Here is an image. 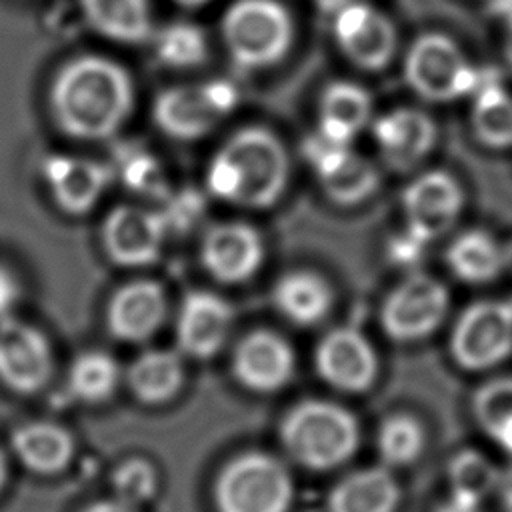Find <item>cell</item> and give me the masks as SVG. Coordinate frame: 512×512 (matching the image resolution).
<instances>
[{"label": "cell", "mask_w": 512, "mask_h": 512, "mask_svg": "<svg viewBox=\"0 0 512 512\" xmlns=\"http://www.w3.org/2000/svg\"><path fill=\"white\" fill-rule=\"evenodd\" d=\"M504 252H506V268L512 270V242L504 244Z\"/></svg>", "instance_id": "7bdbcfd3"}, {"label": "cell", "mask_w": 512, "mask_h": 512, "mask_svg": "<svg viewBox=\"0 0 512 512\" xmlns=\"http://www.w3.org/2000/svg\"><path fill=\"white\" fill-rule=\"evenodd\" d=\"M500 470L478 450L466 448L452 456L448 464L450 496L466 502L482 504L486 496L496 492Z\"/></svg>", "instance_id": "1f68e13d"}, {"label": "cell", "mask_w": 512, "mask_h": 512, "mask_svg": "<svg viewBox=\"0 0 512 512\" xmlns=\"http://www.w3.org/2000/svg\"><path fill=\"white\" fill-rule=\"evenodd\" d=\"M496 492L500 496V502H502L504 510L512 512V466H508L506 470H500Z\"/></svg>", "instance_id": "74e56055"}, {"label": "cell", "mask_w": 512, "mask_h": 512, "mask_svg": "<svg viewBox=\"0 0 512 512\" xmlns=\"http://www.w3.org/2000/svg\"><path fill=\"white\" fill-rule=\"evenodd\" d=\"M448 308V288L436 276L412 272L386 294L378 318L394 342H418L440 328Z\"/></svg>", "instance_id": "9c48e42d"}, {"label": "cell", "mask_w": 512, "mask_h": 512, "mask_svg": "<svg viewBox=\"0 0 512 512\" xmlns=\"http://www.w3.org/2000/svg\"><path fill=\"white\" fill-rule=\"evenodd\" d=\"M54 354L36 326L6 316L0 320V380L20 394L40 390L52 376Z\"/></svg>", "instance_id": "5bb4252c"}, {"label": "cell", "mask_w": 512, "mask_h": 512, "mask_svg": "<svg viewBox=\"0 0 512 512\" xmlns=\"http://www.w3.org/2000/svg\"><path fill=\"white\" fill-rule=\"evenodd\" d=\"M454 362L470 372L498 366L512 354V300H478L462 310L450 332Z\"/></svg>", "instance_id": "ba28073f"}, {"label": "cell", "mask_w": 512, "mask_h": 512, "mask_svg": "<svg viewBox=\"0 0 512 512\" xmlns=\"http://www.w3.org/2000/svg\"><path fill=\"white\" fill-rule=\"evenodd\" d=\"M236 102V86L226 80L170 86L158 92L152 116L170 138L196 140L212 132L236 108Z\"/></svg>", "instance_id": "52a82bcc"}, {"label": "cell", "mask_w": 512, "mask_h": 512, "mask_svg": "<svg viewBox=\"0 0 512 512\" xmlns=\"http://www.w3.org/2000/svg\"><path fill=\"white\" fill-rule=\"evenodd\" d=\"M290 158L282 140L262 126L234 132L210 158L206 188L222 202L268 208L284 194Z\"/></svg>", "instance_id": "7a4b0ae2"}, {"label": "cell", "mask_w": 512, "mask_h": 512, "mask_svg": "<svg viewBox=\"0 0 512 512\" xmlns=\"http://www.w3.org/2000/svg\"><path fill=\"white\" fill-rule=\"evenodd\" d=\"M134 108L130 74L114 60L84 54L66 62L50 86L56 124L78 140H104L116 134Z\"/></svg>", "instance_id": "6da1fadb"}, {"label": "cell", "mask_w": 512, "mask_h": 512, "mask_svg": "<svg viewBox=\"0 0 512 512\" xmlns=\"http://www.w3.org/2000/svg\"><path fill=\"white\" fill-rule=\"evenodd\" d=\"M200 260L212 278L224 284H238L252 278L262 266L264 240L246 222H220L206 230Z\"/></svg>", "instance_id": "e0dca14e"}, {"label": "cell", "mask_w": 512, "mask_h": 512, "mask_svg": "<svg viewBox=\"0 0 512 512\" xmlns=\"http://www.w3.org/2000/svg\"><path fill=\"white\" fill-rule=\"evenodd\" d=\"M294 486L282 462L252 452L232 460L216 482L220 512H288Z\"/></svg>", "instance_id": "8992f818"}, {"label": "cell", "mask_w": 512, "mask_h": 512, "mask_svg": "<svg viewBox=\"0 0 512 512\" xmlns=\"http://www.w3.org/2000/svg\"><path fill=\"white\" fill-rule=\"evenodd\" d=\"M154 50L162 64L192 68L206 60L208 44L204 32L192 22H172L154 34Z\"/></svg>", "instance_id": "836d02e7"}, {"label": "cell", "mask_w": 512, "mask_h": 512, "mask_svg": "<svg viewBox=\"0 0 512 512\" xmlns=\"http://www.w3.org/2000/svg\"><path fill=\"white\" fill-rule=\"evenodd\" d=\"M404 80L426 102H452L480 86V74L462 48L440 32L418 36L404 56Z\"/></svg>", "instance_id": "5b68a950"}, {"label": "cell", "mask_w": 512, "mask_h": 512, "mask_svg": "<svg viewBox=\"0 0 512 512\" xmlns=\"http://www.w3.org/2000/svg\"><path fill=\"white\" fill-rule=\"evenodd\" d=\"M318 376L340 392H366L378 378V354L372 342L352 326L328 330L314 352Z\"/></svg>", "instance_id": "4fadbf2b"}, {"label": "cell", "mask_w": 512, "mask_h": 512, "mask_svg": "<svg viewBox=\"0 0 512 512\" xmlns=\"http://www.w3.org/2000/svg\"><path fill=\"white\" fill-rule=\"evenodd\" d=\"M42 178L64 212L86 214L106 192L110 172L104 164L84 156L50 154L42 164Z\"/></svg>", "instance_id": "44dd1931"}, {"label": "cell", "mask_w": 512, "mask_h": 512, "mask_svg": "<svg viewBox=\"0 0 512 512\" xmlns=\"http://www.w3.org/2000/svg\"><path fill=\"white\" fill-rule=\"evenodd\" d=\"M372 136L382 162L390 170L406 172L418 166L434 148L438 128L420 108H392L372 120Z\"/></svg>", "instance_id": "2e32d148"}, {"label": "cell", "mask_w": 512, "mask_h": 512, "mask_svg": "<svg viewBox=\"0 0 512 512\" xmlns=\"http://www.w3.org/2000/svg\"><path fill=\"white\" fill-rule=\"evenodd\" d=\"M286 452L308 470H332L354 456L360 444L356 416L330 400H302L280 424Z\"/></svg>", "instance_id": "3957f363"}, {"label": "cell", "mask_w": 512, "mask_h": 512, "mask_svg": "<svg viewBox=\"0 0 512 512\" xmlns=\"http://www.w3.org/2000/svg\"><path fill=\"white\" fill-rule=\"evenodd\" d=\"M114 490L122 504L136 506L156 490V472L144 460H128L114 474Z\"/></svg>", "instance_id": "e575fe53"}, {"label": "cell", "mask_w": 512, "mask_h": 512, "mask_svg": "<svg viewBox=\"0 0 512 512\" xmlns=\"http://www.w3.org/2000/svg\"><path fill=\"white\" fill-rule=\"evenodd\" d=\"M168 316V298L154 280H132L120 286L106 308V322L112 336L124 342L150 340Z\"/></svg>", "instance_id": "ffe728a7"}, {"label": "cell", "mask_w": 512, "mask_h": 512, "mask_svg": "<svg viewBox=\"0 0 512 512\" xmlns=\"http://www.w3.org/2000/svg\"><path fill=\"white\" fill-rule=\"evenodd\" d=\"M232 370L242 386L268 394L284 388L294 378L296 354L284 336L260 328L238 342Z\"/></svg>", "instance_id": "d6986e66"}, {"label": "cell", "mask_w": 512, "mask_h": 512, "mask_svg": "<svg viewBox=\"0 0 512 512\" xmlns=\"http://www.w3.org/2000/svg\"><path fill=\"white\" fill-rule=\"evenodd\" d=\"M272 300L278 312L292 324L314 326L328 316L334 304V290L318 272L292 270L276 280Z\"/></svg>", "instance_id": "cb8c5ba5"}, {"label": "cell", "mask_w": 512, "mask_h": 512, "mask_svg": "<svg viewBox=\"0 0 512 512\" xmlns=\"http://www.w3.org/2000/svg\"><path fill=\"white\" fill-rule=\"evenodd\" d=\"M126 380L134 396L142 402H166L180 390L184 366L176 352L150 348L132 360Z\"/></svg>", "instance_id": "4316f807"}, {"label": "cell", "mask_w": 512, "mask_h": 512, "mask_svg": "<svg viewBox=\"0 0 512 512\" xmlns=\"http://www.w3.org/2000/svg\"><path fill=\"white\" fill-rule=\"evenodd\" d=\"M176 2L182 4V6L194 8V6H202V4H206V2H210V0H176Z\"/></svg>", "instance_id": "b9f144b4"}, {"label": "cell", "mask_w": 512, "mask_h": 512, "mask_svg": "<svg viewBox=\"0 0 512 512\" xmlns=\"http://www.w3.org/2000/svg\"><path fill=\"white\" fill-rule=\"evenodd\" d=\"M472 412L486 436L512 456V376L482 382L474 390Z\"/></svg>", "instance_id": "f546056e"}, {"label": "cell", "mask_w": 512, "mask_h": 512, "mask_svg": "<svg viewBox=\"0 0 512 512\" xmlns=\"http://www.w3.org/2000/svg\"><path fill=\"white\" fill-rule=\"evenodd\" d=\"M400 486L386 466H368L340 478L328 494V512H394Z\"/></svg>", "instance_id": "603a6c76"}, {"label": "cell", "mask_w": 512, "mask_h": 512, "mask_svg": "<svg viewBox=\"0 0 512 512\" xmlns=\"http://www.w3.org/2000/svg\"><path fill=\"white\" fill-rule=\"evenodd\" d=\"M230 58L248 70L278 64L294 42V22L276 0H236L220 24Z\"/></svg>", "instance_id": "277c9868"}, {"label": "cell", "mask_w": 512, "mask_h": 512, "mask_svg": "<svg viewBox=\"0 0 512 512\" xmlns=\"http://www.w3.org/2000/svg\"><path fill=\"white\" fill-rule=\"evenodd\" d=\"M120 382V368L114 356L102 350H88L74 358L68 372L70 392L84 402L110 398Z\"/></svg>", "instance_id": "4dcf8cb0"}, {"label": "cell", "mask_w": 512, "mask_h": 512, "mask_svg": "<svg viewBox=\"0 0 512 512\" xmlns=\"http://www.w3.org/2000/svg\"><path fill=\"white\" fill-rule=\"evenodd\" d=\"M376 446L382 466L390 470L408 466L420 456L424 448V428L414 416L406 412L390 414L378 428Z\"/></svg>", "instance_id": "d6a6232c"}, {"label": "cell", "mask_w": 512, "mask_h": 512, "mask_svg": "<svg viewBox=\"0 0 512 512\" xmlns=\"http://www.w3.org/2000/svg\"><path fill=\"white\" fill-rule=\"evenodd\" d=\"M12 446L22 464L42 474L64 468L72 454L70 434L50 422H32L18 428Z\"/></svg>", "instance_id": "83f0119b"}, {"label": "cell", "mask_w": 512, "mask_h": 512, "mask_svg": "<svg viewBox=\"0 0 512 512\" xmlns=\"http://www.w3.org/2000/svg\"><path fill=\"white\" fill-rule=\"evenodd\" d=\"M234 310L230 302L208 290L188 292L176 314L178 348L192 358H212L230 338Z\"/></svg>", "instance_id": "ac0fdd59"}, {"label": "cell", "mask_w": 512, "mask_h": 512, "mask_svg": "<svg viewBox=\"0 0 512 512\" xmlns=\"http://www.w3.org/2000/svg\"><path fill=\"white\" fill-rule=\"evenodd\" d=\"M472 96L470 124L478 142L494 150L512 148V94L498 82H480Z\"/></svg>", "instance_id": "f1b7e54d"}, {"label": "cell", "mask_w": 512, "mask_h": 512, "mask_svg": "<svg viewBox=\"0 0 512 512\" xmlns=\"http://www.w3.org/2000/svg\"><path fill=\"white\" fill-rule=\"evenodd\" d=\"M84 512H134V508L122 504L120 500H110V502H96Z\"/></svg>", "instance_id": "ab89813d"}, {"label": "cell", "mask_w": 512, "mask_h": 512, "mask_svg": "<svg viewBox=\"0 0 512 512\" xmlns=\"http://www.w3.org/2000/svg\"><path fill=\"white\" fill-rule=\"evenodd\" d=\"M446 264L452 274L468 284H486L506 270V252L490 232L470 228L458 234L448 250Z\"/></svg>", "instance_id": "d4e9b609"}, {"label": "cell", "mask_w": 512, "mask_h": 512, "mask_svg": "<svg viewBox=\"0 0 512 512\" xmlns=\"http://www.w3.org/2000/svg\"><path fill=\"white\" fill-rule=\"evenodd\" d=\"M88 24L102 36L138 44L152 36V12L148 0H80Z\"/></svg>", "instance_id": "484cf974"}, {"label": "cell", "mask_w": 512, "mask_h": 512, "mask_svg": "<svg viewBox=\"0 0 512 512\" xmlns=\"http://www.w3.org/2000/svg\"><path fill=\"white\" fill-rule=\"evenodd\" d=\"M504 58L512 72V16L508 20V30H506V38H504Z\"/></svg>", "instance_id": "60d3db41"}, {"label": "cell", "mask_w": 512, "mask_h": 512, "mask_svg": "<svg viewBox=\"0 0 512 512\" xmlns=\"http://www.w3.org/2000/svg\"><path fill=\"white\" fill-rule=\"evenodd\" d=\"M4 478H6V462H4V456L0 452V486L4 484Z\"/></svg>", "instance_id": "ee69618b"}, {"label": "cell", "mask_w": 512, "mask_h": 512, "mask_svg": "<svg viewBox=\"0 0 512 512\" xmlns=\"http://www.w3.org/2000/svg\"><path fill=\"white\" fill-rule=\"evenodd\" d=\"M18 298V284L14 276L0 266V320L10 316V310Z\"/></svg>", "instance_id": "8d00e7d4"}, {"label": "cell", "mask_w": 512, "mask_h": 512, "mask_svg": "<svg viewBox=\"0 0 512 512\" xmlns=\"http://www.w3.org/2000/svg\"><path fill=\"white\" fill-rule=\"evenodd\" d=\"M122 172L128 186L140 192L154 190V186L160 182V168L146 152H136L130 160H126Z\"/></svg>", "instance_id": "d590c367"}, {"label": "cell", "mask_w": 512, "mask_h": 512, "mask_svg": "<svg viewBox=\"0 0 512 512\" xmlns=\"http://www.w3.org/2000/svg\"><path fill=\"white\" fill-rule=\"evenodd\" d=\"M462 206L458 180L446 170H426L402 190L406 234L426 244L456 224Z\"/></svg>", "instance_id": "7c38bea8"}, {"label": "cell", "mask_w": 512, "mask_h": 512, "mask_svg": "<svg viewBox=\"0 0 512 512\" xmlns=\"http://www.w3.org/2000/svg\"><path fill=\"white\" fill-rule=\"evenodd\" d=\"M304 154L324 194L340 206L360 204L380 186L376 166L352 150L350 144H334L314 134L306 142Z\"/></svg>", "instance_id": "30bf717a"}, {"label": "cell", "mask_w": 512, "mask_h": 512, "mask_svg": "<svg viewBox=\"0 0 512 512\" xmlns=\"http://www.w3.org/2000/svg\"><path fill=\"white\" fill-rule=\"evenodd\" d=\"M332 32L342 54L362 70H384L396 54L394 24L372 4L344 2L334 12Z\"/></svg>", "instance_id": "8fae6325"}, {"label": "cell", "mask_w": 512, "mask_h": 512, "mask_svg": "<svg viewBox=\"0 0 512 512\" xmlns=\"http://www.w3.org/2000/svg\"><path fill=\"white\" fill-rule=\"evenodd\" d=\"M372 114L374 102L364 86L352 80H334L320 94L316 134L334 144H352L372 122Z\"/></svg>", "instance_id": "7402d4cb"}, {"label": "cell", "mask_w": 512, "mask_h": 512, "mask_svg": "<svg viewBox=\"0 0 512 512\" xmlns=\"http://www.w3.org/2000/svg\"><path fill=\"white\" fill-rule=\"evenodd\" d=\"M166 222L142 206H116L102 224V246L112 262L118 266H146L152 264L164 246Z\"/></svg>", "instance_id": "9a60e30c"}, {"label": "cell", "mask_w": 512, "mask_h": 512, "mask_svg": "<svg viewBox=\"0 0 512 512\" xmlns=\"http://www.w3.org/2000/svg\"><path fill=\"white\" fill-rule=\"evenodd\" d=\"M434 512H482V510H480V504L466 502V500H460L456 496H450L448 500L438 504V508Z\"/></svg>", "instance_id": "f35d334b"}]
</instances>
